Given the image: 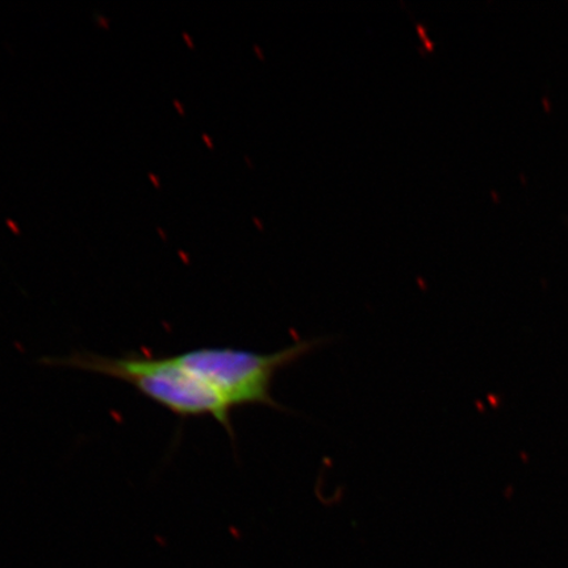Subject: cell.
Listing matches in <instances>:
<instances>
[{
    "instance_id": "1",
    "label": "cell",
    "mask_w": 568,
    "mask_h": 568,
    "mask_svg": "<svg viewBox=\"0 0 568 568\" xmlns=\"http://www.w3.org/2000/svg\"><path fill=\"white\" fill-rule=\"evenodd\" d=\"M44 364L75 368L128 383L149 400L180 417L210 416L234 438L232 408L205 385L175 355H124L109 357L91 352H75L62 358L44 359Z\"/></svg>"
},
{
    "instance_id": "2",
    "label": "cell",
    "mask_w": 568,
    "mask_h": 568,
    "mask_svg": "<svg viewBox=\"0 0 568 568\" xmlns=\"http://www.w3.org/2000/svg\"><path fill=\"white\" fill-rule=\"evenodd\" d=\"M320 343L322 341H301L270 354L233 347H197L176 354V357L232 409L241 406L283 409L272 395L275 375L315 349Z\"/></svg>"
},
{
    "instance_id": "3",
    "label": "cell",
    "mask_w": 568,
    "mask_h": 568,
    "mask_svg": "<svg viewBox=\"0 0 568 568\" xmlns=\"http://www.w3.org/2000/svg\"><path fill=\"white\" fill-rule=\"evenodd\" d=\"M10 229H12L13 233L19 234V230L17 229V225L13 224L12 220H9Z\"/></svg>"
},
{
    "instance_id": "4",
    "label": "cell",
    "mask_w": 568,
    "mask_h": 568,
    "mask_svg": "<svg viewBox=\"0 0 568 568\" xmlns=\"http://www.w3.org/2000/svg\"><path fill=\"white\" fill-rule=\"evenodd\" d=\"M149 176L152 178V182L155 184V187L160 189V181H158V178H155L153 174H149Z\"/></svg>"
},
{
    "instance_id": "5",
    "label": "cell",
    "mask_w": 568,
    "mask_h": 568,
    "mask_svg": "<svg viewBox=\"0 0 568 568\" xmlns=\"http://www.w3.org/2000/svg\"><path fill=\"white\" fill-rule=\"evenodd\" d=\"M175 106H176V110L181 112V115H184V111L182 109V105L180 102L175 101L174 102Z\"/></svg>"
},
{
    "instance_id": "6",
    "label": "cell",
    "mask_w": 568,
    "mask_h": 568,
    "mask_svg": "<svg viewBox=\"0 0 568 568\" xmlns=\"http://www.w3.org/2000/svg\"><path fill=\"white\" fill-rule=\"evenodd\" d=\"M183 36H184V39H186L189 41L187 44L190 47H193V42H191V39H189V36L186 33H184Z\"/></svg>"
}]
</instances>
